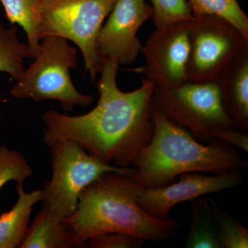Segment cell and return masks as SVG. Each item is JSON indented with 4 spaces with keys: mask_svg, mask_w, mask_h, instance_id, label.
<instances>
[{
    "mask_svg": "<svg viewBox=\"0 0 248 248\" xmlns=\"http://www.w3.org/2000/svg\"><path fill=\"white\" fill-rule=\"evenodd\" d=\"M88 245L80 241L68 223L55 218L47 209L37 213L29 224L19 248H84Z\"/></svg>",
    "mask_w": 248,
    "mask_h": 248,
    "instance_id": "4fadbf2b",
    "label": "cell"
},
{
    "mask_svg": "<svg viewBox=\"0 0 248 248\" xmlns=\"http://www.w3.org/2000/svg\"><path fill=\"white\" fill-rule=\"evenodd\" d=\"M119 67L113 60L104 61L96 81L99 99L90 112L71 116L51 110L42 115L46 126L43 140L47 146L59 140H72L105 164L132 166L153 136L152 97L155 86L144 79L139 89L122 91L116 80Z\"/></svg>",
    "mask_w": 248,
    "mask_h": 248,
    "instance_id": "6da1fadb",
    "label": "cell"
},
{
    "mask_svg": "<svg viewBox=\"0 0 248 248\" xmlns=\"http://www.w3.org/2000/svg\"><path fill=\"white\" fill-rule=\"evenodd\" d=\"M187 81H215L222 71L248 48V36L214 15L195 17L189 27Z\"/></svg>",
    "mask_w": 248,
    "mask_h": 248,
    "instance_id": "ba28073f",
    "label": "cell"
},
{
    "mask_svg": "<svg viewBox=\"0 0 248 248\" xmlns=\"http://www.w3.org/2000/svg\"><path fill=\"white\" fill-rule=\"evenodd\" d=\"M217 239L221 248H248V230L210 198Z\"/></svg>",
    "mask_w": 248,
    "mask_h": 248,
    "instance_id": "ac0fdd59",
    "label": "cell"
},
{
    "mask_svg": "<svg viewBox=\"0 0 248 248\" xmlns=\"http://www.w3.org/2000/svg\"><path fill=\"white\" fill-rule=\"evenodd\" d=\"M190 22L157 28L142 46L146 62L143 73L156 87L172 89L187 82Z\"/></svg>",
    "mask_w": 248,
    "mask_h": 248,
    "instance_id": "9c48e42d",
    "label": "cell"
},
{
    "mask_svg": "<svg viewBox=\"0 0 248 248\" xmlns=\"http://www.w3.org/2000/svg\"><path fill=\"white\" fill-rule=\"evenodd\" d=\"M146 241L135 235L110 232L97 235L87 241L91 248H141Z\"/></svg>",
    "mask_w": 248,
    "mask_h": 248,
    "instance_id": "7402d4cb",
    "label": "cell"
},
{
    "mask_svg": "<svg viewBox=\"0 0 248 248\" xmlns=\"http://www.w3.org/2000/svg\"><path fill=\"white\" fill-rule=\"evenodd\" d=\"M32 174V168L19 151L0 146V190L11 181L23 184Z\"/></svg>",
    "mask_w": 248,
    "mask_h": 248,
    "instance_id": "ffe728a7",
    "label": "cell"
},
{
    "mask_svg": "<svg viewBox=\"0 0 248 248\" xmlns=\"http://www.w3.org/2000/svg\"><path fill=\"white\" fill-rule=\"evenodd\" d=\"M216 82L222 102L236 128L248 132V48L222 71Z\"/></svg>",
    "mask_w": 248,
    "mask_h": 248,
    "instance_id": "7c38bea8",
    "label": "cell"
},
{
    "mask_svg": "<svg viewBox=\"0 0 248 248\" xmlns=\"http://www.w3.org/2000/svg\"><path fill=\"white\" fill-rule=\"evenodd\" d=\"M50 148L52 176L42 189V207L63 220L74 213L82 191L106 172L133 177L135 170L107 164L72 140H59Z\"/></svg>",
    "mask_w": 248,
    "mask_h": 248,
    "instance_id": "52a82bcc",
    "label": "cell"
},
{
    "mask_svg": "<svg viewBox=\"0 0 248 248\" xmlns=\"http://www.w3.org/2000/svg\"><path fill=\"white\" fill-rule=\"evenodd\" d=\"M18 198L9 211L0 215V248H19L30 224L34 205L42 201V190L25 192L24 184L16 186Z\"/></svg>",
    "mask_w": 248,
    "mask_h": 248,
    "instance_id": "5bb4252c",
    "label": "cell"
},
{
    "mask_svg": "<svg viewBox=\"0 0 248 248\" xmlns=\"http://www.w3.org/2000/svg\"><path fill=\"white\" fill-rule=\"evenodd\" d=\"M152 105L201 143L221 141L248 151V133L230 118L215 81H187L172 89L155 86Z\"/></svg>",
    "mask_w": 248,
    "mask_h": 248,
    "instance_id": "277c9868",
    "label": "cell"
},
{
    "mask_svg": "<svg viewBox=\"0 0 248 248\" xmlns=\"http://www.w3.org/2000/svg\"><path fill=\"white\" fill-rule=\"evenodd\" d=\"M154 130L151 141L132 164L131 179L145 188H158L175 182L178 176L197 172L218 174L242 172L248 162L236 148L221 141L203 143L187 130L153 109Z\"/></svg>",
    "mask_w": 248,
    "mask_h": 248,
    "instance_id": "3957f363",
    "label": "cell"
},
{
    "mask_svg": "<svg viewBox=\"0 0 248 248\" xmlns=\"http://www.w3.org/2000/svg\"><path fill=\"white\" fill-rule=\"evenodd\" d=\"M78 48L66 39L55 36L42 39L35 61L16 81L11 95L19 99L31 98L35 102L57 101L65 111L92 105L93 96L80 93L70 75L78 66Z\"/></svg>",
    "mask_w": 248,
    "mask_h": 248,
    "instance_id": "8992f818",
    "label": "cell"
},
{
    "mask_svg": "<svg viewBox=\"0 0 248 248\" xmlns=\"http://www.w3.org/2000/svg\"><path fill=\"white\" fill-rule=\"evenodd\" d=\"M117 0H33L40 40L49 36L71 41L82 54L85 71L93 82L104 62L96 40Z\"/></svg>",
    "mask_w": 248,
    "mask_h": 248,
    "instance_id": "5b68a950",
    "label": "cell"
},
{
    "mask_svg": "<svg viewBox=\"0 0 248 248\" xmlns=\"http://www.w3.org/2000/svg\"><path fill=\"white\" fill-rule=\"evenodd\" d=\"M153 8V22L156 29L182 21L195 19L187 0H150Z\"/></svg>",
    "mask_w": 248,
    "mask_h": 248,
    "instance_id": "44dd1931",
    "label": "cell"
},
{
    "mask_svg": "<svg viewBox=\"0 0 248 248\" xmlns=\"http://www.w3.org/2000/svg\"><path fill=\"white\" fill-rule=\"evenodd\" d=\"M141 189L130 177L104 173L82 191L76 210L63 221L86 244L104 233H127L153 242L175 236L183 222L170 217L158 219L146 213L138 202Z\"/></svg>",
    "mask_w": 248,
    "mask_h": 248,
    "instance_id": "7a4b0ae2",
    "label": "cell"
},
{
    "mask_svg": "<svg viewBox=\"0 0 248 248\" xmlns=\"http://www.w3.org/2000/svg\"><path fill=\"white\" fill-rule=\"evenodd\" d=\"M153 14L146 0H117L96 40L104 62L113 60L120 66L135 62L142 47L138 31Z\"/></svg>",
    "mask_w": 248,
    "mask_h": 248,
    "instance_id": "30bf717a",
    "label": "cell"
},
{
    "mask_svg": "<svg viewBox=\"0 0 248 248\" xmlns=\"http://www.w3.org/2000/svg\"><path fill=\"white\" fill-rule=\"evenodd\" d=\"M192 221L184 247L221 248L217 239L210 197L190 201Z\"/></svg>",
    "mask_w": 248,
    "mask_h": 248,
    "instance_id": "9a60e30c",
    "label": "cell"
},
{
    "mask_svg": "<svg viewBox=\"0 0 248 248\" xmlns=\"http://www.w3.org/2000/svg\"><path fill=\"white\" fill-rule=\"evenodd\" d=\"M8 20L13 25L17 24L27 36L28 58L34 59L38 51L40 40L33 11V0H0Z\"/></svg>",
    "mask_w": 248,
    "mask_h": 248,
    "instance_id": "e0dca14e",
    "label": "cell"
},
{
    "mask_svg": "<svg viewBox=\"0 0 248 248\" xmlns=\"http://www.w3.org/2000/svg\"><path fill=\"white\" fill-rule=\"evenodd\" d=\"M28 53L27 45L18 37L17 26L6 29L0 23V72L8 73L17 81L25 69L24 62Z\"/></svg>",
    "mask_w": 248,
    "mask_h": 248,
    "instance_id": "2e32d148",
    "label": "cell"
},
{
    "mask_svg": "<svg viewBox=\"0 0 248 248\" xmlns=\"http://www.w3.org/2000/svg\"><path fill=\"white\" fill-rule=\"evenodd\" d=\"M241 172L235 171L213 175L203 172L184 173L179 176L177 182L175 181L164 187H141L138 204L151 216L165 219L169 218L171 209L177 204L241 185L244 182Z\"/></svg>",
    "mask_w": 248,
    "mask_h": 248,
    "instance_id": "8fae6325",
    "label": "cell"
},
{
    "mask_svg": "<svg viewBox=\"0 0 248 248\" xmlns=\"http://www.w3.org/2000/svg\"><path fill=\"white\" fill-rule=\"evenodd\" d=\"M195 17L214 15L229 21L248 36V17L237 0H187Z\"/></svg>",
    "mask_w": 248,
    "mask_h": 248,
    "instance_id": "d6986e66",
    "label": "cell"
}]
</instances>
